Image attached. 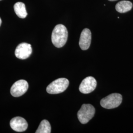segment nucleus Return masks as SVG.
<instances>
[{
  "mask_svg": "<svg viewBox=\"0 0 133 133\" xmlns=\"http://www.w3.org/2000/svg\"><path fill=\"white\" fill-rule=\"evenodd\" d=\"M68 37V30L64 25L58 24L54 27L51 35V41L56 48L64 46L66 43Z\"/></svg>",
  "mask_w": 133,
  "mask_h": 133,
  "instance_id": "f257e3e1",
  "label": "nucleus"
},
{
  "mask_svg": "<svg viewBox=\"0 0 133 133\" xmlns=\"http://www.w3.org/2000/svg\"><path fill=\"white\" fill-rule=\"evenodd\" d=\"M69 85L68 79L65 78H60L49 84L46 88V91L50 94H59L66 90Z\"/></svg>",
  "mask_w": 133,
  "mask_h": 133,
  "instance_id": "f03ea898",
  "label": "nucleus"
},
{
  "mask_svg": "<svg viewBox=\"0 0 133 133\" xmlns=\"http://www.w3.org/2000/svg\"><path fill=\"white\" fill-rule=\"evenodd\" d=\"M122 101V95L118 93H113L102 99L101 105L107 109H112L119 107Z\"/></svg>",
  "mask_w": 133,
  "mask_h": 133,
  "instance_id": "7ed1b4c3",
  "label": "nucleus"
},
{
  "mask_svg": "<svg viewBox=\"0 0 133 133\" xmlns=\"http://www.w3.org/2000/svg\"><path fill=\"white\" fill-rule=\"evenodd\" d=\"M95 114V108L92 105L83 104L77 112V117L81 123L84 124L94 117Z\"/></svg>",
  "mask_w": 133,
  "mask_h": 133,
  "instance_id": "20e7f679",
  "label": "nucleus"
},
{
  "mask_svg": "<svg viewBox=\"0 0 133 133\" xmlns=\"http://www.w3.org/2000/svg\"><path fill=\"white\" fill-rule=\"evenodd\" d=\"M27 81L21 79L16 81L10 88V94L15 97H18L24 94L28 89Z\"/></svg>",
  "mask_w": 133,
  "mask_h": 133,
  "instance_id": "39448f33",
  "label": "nucleus"
},
{
  "mask_svg": "<svg viewBox=\"0 0 133 133\" xmlns=\"http://www.w3.org/2000/svg\"><path fill=\"white\" fill-rule=\"evenodd\" d=\"M32 53L31 45L27 43L19 44L15 50V56L19 59L24 60L30 56Z\"/></svg>",
  "mask_w": 133,
  "mask_h": 133,
  "instance_id": "423d86ee",
  "label": "nucleus"
},
{
  "mask_svg": "<svg viewBox=\"0 0 133 133\" xmlns=\"http://www.w3.org/2000/svg\"><path fill=\"white\" fill-rule=\"evenodd\" d=\"M97 86V81L92 76L86 77L82 81L79 87L80 92L83 94H88L94 90Z\"/></svg>",
  "mask_w": 133,
  "mask_h": 133,
  "instance_id": "0eeeda50",
  "label": "nucleus"
},
{
  "mask_svg": "<svg viewBox=\"0 0 133 133\" xmlns=\"http://www.w3.org/2000/svg\"><path fill=\"white\" fill-rule=\"evenodd\" d=\"M10 126L15 131L22 132L27 130L28 125L25 119L21 117L17 116L11 119Z\"/></svg>",
  "mask_w": 133,
  "mask_h": 133,
  "instance_id": "6e6552de",
  "label": "nucleus"
},
{
  "mask_svg": "<svg viewBox=\"0 0 133 133\" xmlns=\"http://www.w3.org/2000/svg\"><path fill=\"white\" fill-rule=\"evenodd\" d=\"M91 32L89 29H84L81 32L79 41V45L83 50L88 49L91 42Z\"/></svg>",
  "mask_w": 133,
  "mask_h": 133,
  "instance_id": "1a4fd4ad",
  "label": "nucleus"
},
{
  "mask_svg": "<svg viewBox=\"0 0 133 133\" xmlns=\"http://www.w3.org/2000/svg\"><path fill=\"white\" fill-rule=\"evenodd\" d=\"M133 4L128 1H122L118 3L116 6L115 9L119 13L127 12L132 9Z\"/></svg>",
  "mask_w": 133,
  "mask_h": 133,
  "instance_id": "9d476101",
  "label": "nucleus"
},
{
  "mask_svg": "<svg viewBox=\"0 0 133 133\" xmlns=\"http://www.w3.org/2000/svg\"><path fill=\"white\" fill-rule=\"evenodd\" d=\"M14 10L15 14L20 18H25L27 16V12L25 5L23 3L17 2L14 5Z\"/></svg>",
  "mask_w": 133,
  "mask_h": 133,
  "instance_id": "9b49d317",
  "label": "nucleus"
},
{
  "mask_svg": "<svg viewBox=\"0 0 133 133\" xmlns=\"http://www.w3.org/2000/svg\"><path fill=\"white\" fill-rule=\"evenodd\" d=\"M51 125L47 120H43L41 122L36 133H51Z\"/></svg>",
  "mask_w": 133,
  "mask_h": 133,
  "instance_id": "f8f14e48",
  "label": "nucleus"
},
{
  "mask_svg": "<svg viewBox=\"0 0 133 133\" xmlns=\"http://www.w3.org/2000/svg\"><path fill=\"white\" fill-rule=\"evenodd\" d=\"M1 24H2V20H1V18H0V26L1 25Z\"/></svg>",
  "mask_w": 133,
  "mask_h": 133,
  "instance_id": "ddd939ff",
  "label": "nucleus"
},
{
  "mask_svg": "<svg viewBox=\"0 0 133 133\" xmlns=\"http://www.w3.org/2000/svg\"><path fill=\"white\" fill-rule=\"evenodd\" d=\"M109 1H117V0H109Z\"/></svg>",
  "mask_w": 133,
  "mask_h": 133,
  "instance_id": "4468645a",
  "label": "nucleus"
},
{
  "mask_svg": "<svg viewBox=\"0 0 133 133\" xmlns=\"http://www.w3.org/2000/svg\"><path fill=\"white\" fill-rule=\"evenodd\" d=\"M0 1H2V0H0Z\"/></svg>",
  "mask_w": 133,
  "mask_h": 133,
  "instance_id": "2eb2a0df",
  "label": "nucleus"
}]
</instances>
